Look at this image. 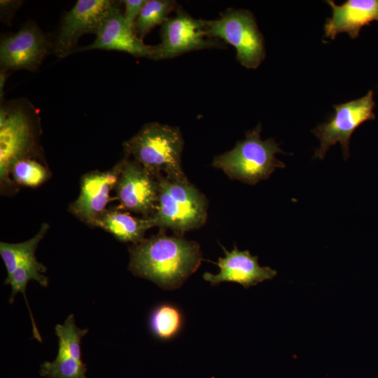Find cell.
Segmentation results:
<instances>
[{"label": "cell", "mask_w": 378, "mask_h": 378, "mask_svg": "<svg viewBox=\"0 0 378 378\" xmlns=\"http://www.w3.org/2000/svg\"><path fill=\"white\" fill-rule=\"evenodd\" d=\"M129 251L130 270L165 290L181 287L202 260L197 242L163 232L144 239Z\"/></svg>", "instance_id": "obj_1"}, {"label": "cell", "mask_w": 378, "mask_h": 378, "mask_svg": "<svg viewBox=\"0 0 378 378\" xmlns=\"http://www.w3.org/2000/svg\"><path fill=\"white\" fill-rule=\"evenodd\" d=\"M124 149L155 177L189 181L181 167L183 139L176 127L148 122L124 143Z\"/></svg>", "instance_id": "obj_2"}, {"label": "cell", "mask_w": 378, "mask_h": 378, "mask_svg": "<svg viewBox=\"0 0 378 378\" xmlns=\"http://www.w3.org/2000/svg\"><path fill=\"white\" fill-rule=\"evenodd\" d=\"M261 131L259 123L232 150L216 156L212 165L222 169L231 179L250 185L267 179L276 168L286 167L275 157L276 153L284 152L274 139L262 140Z\"/></svg>", "instance_id": "obj_3"}, {"label": "cell", "mask_w": 378, "mask_h": 378, "mask_svg": "<svg viewBox=\"0 0 378 378\" xmlns=\"http://www.w3.org/2000/svg\"><path fill=\"white\" fill-rule=\"evenodd\" d=\"M159 183L155 210L150 216L155 226L170 229L182 236L202 226L207 218L206 197L192 183L156 177Z\"/></svg>", "instance_id": "obj_4"}, {"label": "cell", "mask_w": 378, "mask_h": 378, "mask_svg": "<svg viewBox=\"0 0 378 378\" xmlns=\"http://www.w3.org/2000/svg\"><path fill=\"white\" fill-rule=\"evenodd\" d=\"M207 34L221 39L237 51V59L247 69H256L266 55L265 40L253 13L244 9H228L218 19L206 20Z\"/></svg>", "instance_id": "obj_5"}, {"label": "cell", "mask_w": 378, "mask_h": 378, "mask_svg": "<svg viewBox=\"0 0 378 378\" xmlns=\"http://www.w3.org/2000/svg\"><path fill=\"white\" fill-rule=\"evenodd\" d=\"M374 92L348 102L333 105L335 113L330 118L315 127L312 132L320 140L321 146L314 158L322 160L327 150L340 143L345 160L349 156V141L354 131L363 122L375 119Z\"/></svg>", "instance_id": "obj_6"}, {"label": "cell", "mask_w": 378, "mask_h": 378, "mask_svg": "<svg viewBox=\"0 0 378 378\" xmlns=\"http://www.w3.org/2000/svg\"><path fill=\"white\" fill-rule=\"evenodd\" d=\"M161 43L157 45L158 59L173 58L186 52L224 47L207 34L206 20L195 19L183 10L162 25Z\"/></svg>", "instance_id": "obj_7"}, {"label": "cell", "mask_w": 378, "mask_h": 378, "mask_svg": "<svg viewBox=\"0 0 378 378\" xmlns=\"http://www.w3.org/2000/svg\"><path fill=\"white\" fill-rule=\"evenodd\" d=\"M111 0H78L62 21L54 44L55 54L63 58L76 52L78 39L98 32L103 21L117 4Z\"/></svg>", "instance_id": "obj_8"}, {"label": "cell", "mask_w": 378, "mask_h": 378, "mask_svg": "<svg viewBox=\"0 0 378 378\" xmlns=\"http://www.w3.org/2000/svg\"><path fill=\"white\" fill-rule=\"evenodd\" d=\"M29 115L20 106H3L0 112V178L7 181L13 165L26 158L33 146Z\"/></svg>", "instance_id": "obj_9"}, {"label": "cell", "mask_w": 378, "mask_h": 378, "mask_svg": "<svg viewBox=\"0 0 378 378\" xmlns=\"http://www.w3.org/2000/svg\"><path fill=\"white\" fill-rule=\"evenodd\" d=\"M115 186L118 209L141 214L150 217L154 213L158 200L159 183L136 161L124 159Z\"/></svg>", "instance_id": "obj_10"}, {"label": "cell", "mask_w": 378, "mask_h": 378, "mask_svg": "<svg viewBox=\"0 0 378 378\" xmlns=\"http://www.w3.org/2000/svg\"><path fill=\"white\" fill-rule=\"evenodd\" d=\"M50 48L47 36L31 22L1 41L0 64L2 71H34L41 65Z\"/></svg>", "instance_id": "obj_11"}, {"label": "cell", "mask_w": 378, "mask_h": 378, "mask_svg": "<svg viewBox=\"0 0 378 378\" xmlns=\"http://www.w3.org/2000/svg\"><path fill=\"white\" fill-rule=\"evenodd\" d=\"M95 49L122 51L135 57L158 59L157 45L145 44L138 37L134 29L125 21L118 3L103 21L94 41L77 51Z\"/></svg>", "instance_id": "obj_12"}, {"label": "cell", "mask_w": 378, "mask_h": 378, "mask_svg": "<svg viewBox=\"0 0 378 378\" xmlns=\"http://www.w3.org/2000/svg\"><path fill=\"white\" fill-rule=\"evenodd\" d=\"M225 257L219 258L216 263L220 271L214 274L205 272L203 278L211 285L221 282H235L248 288L265 280L273 279L277 274L270 267H261L258 258L248 251H239L236 246L227 251L224 248Z\"/></svg>", "instance_id": "obj_13"}, {"label": "cell", "mask_w": 378, "mask_h": 378, "mask_svg": "<svg viewBox=\"0 0 378 378\" xmlns=\"http://www.w3.org/2000/svg\"><path fill=\"white\" fill-rule=\"evenodd\" d=\"M121 162L107 172H92L83 176L80 192L71 204V211L83 220L92 224L106 211L111 201L110 192L115 188L120 172Z\"/></svg>", "instance_id": "obj_14"}, {"label": "cell", "mask_w": 378, "mask_h": 378, "mask_svg": "<svg viewBox=\"0 0 378 378\" xmlns=\"http://www.w3.org/2000/svg\"><path fill=\"white\" fill-rule=\"evenodd\" d=\"M326 2L332 12L324 24V36L332 40L340 33L356 38L363 27L378 21V0H347L341 5L332 0Z\"/></svg>", "instance_id": "obj_15"}, {"label": "cell", "mask_w": 378, "mask_h": 378, "mask_svg": "<svg viewBox=\"0 0 378 378\" xmlns=\"http://www.w3.org/2000/svg\"><path fill=\"white\" fill-rule=\"evenodd\" d=\"M92 225L107 231L120 241L134 244L142 241L146 230L155 226L150 217H134L118 208L106 210Z\"/></svg>", "instance_id": "obj_16"}, {"label": "cell", "mask_w": 378, "mask_h": 378, "mask_svg": "<svg viewBox=\"0 0 378 378\" xmlns=\"http://www.w3.org/2000/svg\"><path fill=\"white\" fill-rule=\"evenodd\" d=\"M184 318L176 305L161 303L151 311L148 324L150 332L157 339L167 341L176 337L183 326Z\"/></svg>", "instance_id": "obj_17"}, {"label": "cell", "mask_w": 378, "mask_h": 378, "mask_svg": "<svg viewBox=\"0 0 378 378\" xmlns=\"http://www.w3.org/2000/svg\"><path fill=\"white\" fill-rule=\"evenodd\" d=\"M48 229V225L43 223L37 234L26 241L18 244L0 243V254L7 270V277L11 276L21 264L36 259L35 251Z\"/></svg>", "instance_id": "obj_18"}, {"label": "cell", "mask_w": 378, "mask_h": 378, "mask_svg": "<svg viewBox=\"0 0 378 378\" xmlns=\"http://www.w3.org/2000/svg\"><path fill=\"white\" fill-rule=\"evenodd\" d=\"M176 6L172 0H147L134 24L138 37L143 39L154 27L162 25Z\"/></svg>", "instance_id": "obj_19"}, {"label": "cell", "mask_w": 378, "mask_h": 378, "mask_svg": "<svg viewBox=\"0 0 378 378\" xmlns=\"http://www.w3.org/2000/svg\"><path fill=\"white\" fill-rule=\"evenodd\" d=\"M55 330L58 337L57 356L69 357L81 361V339L88 332V330L78 328L75 324L73 314L66 318L64 324H57Z\"/></svg>", "instance_id": "obj_20"}, {"label": "cell", "mask_w": 378, "mask_h": 378, "mask_svg": "<svg viewBox=\"0 0 378 378\" xmlns=\"http://www.w3.org/2000/svg\"><path fill=\"white\" fill-rule=\"evenodd\" d=\"M46 271V267L36 259L19 265L4 282L5 284H10L12 288L10 303L13 302L16 293L19 292L22 293V295L26 293L27 284L30 280H35L41 286L46 287L48 284V279L41 274Z\"/></svg>", "instance_id": "obj_21"}, {"label": "cell", "mask_w": 378, "mask_h": 378, "mask_svg": "<svg viewBox=\"0 0 378 378\" xmlns=\"http://www.w3.org/2000/svg\"><path fill=\"white\" fill-rule=\"evenodd\" d=\"M86 365L83 360L56 356L52 362L41 365L40 374L46 378H86Z\"/></svg>", "instance_id": "obj_22"}, {"label": "cell", "mask_w": 378, "mask_h": 378, "mask_svg": "<svg viewBox=\"0 0 378 378\" xmlns=\"http://www.w3.org/2000/svg\"><path fill=\"white\" fill-rule=\"evenodd\" d=\"M10 173L15 182L20 185L36 187L47 178V170L38 162L28 158L18 161Z\"/></svg>", "instance_id": "obj_23"}, {"label": "cell", "mask_w": 378, "mask_h": 378, "mask_svg": "<svg viewBox=\"0 0 378 378\" xmlns=\"http://www.w3.org/2000/svg\"><path fill=\"white\" fill-rule=\"evenodd\" d=\"M122 2L125 5L124 18L127 23L134 29L135 22L147 0H124Z\"/></svg>", "instance_id": "obj_24"}]
</instances>
